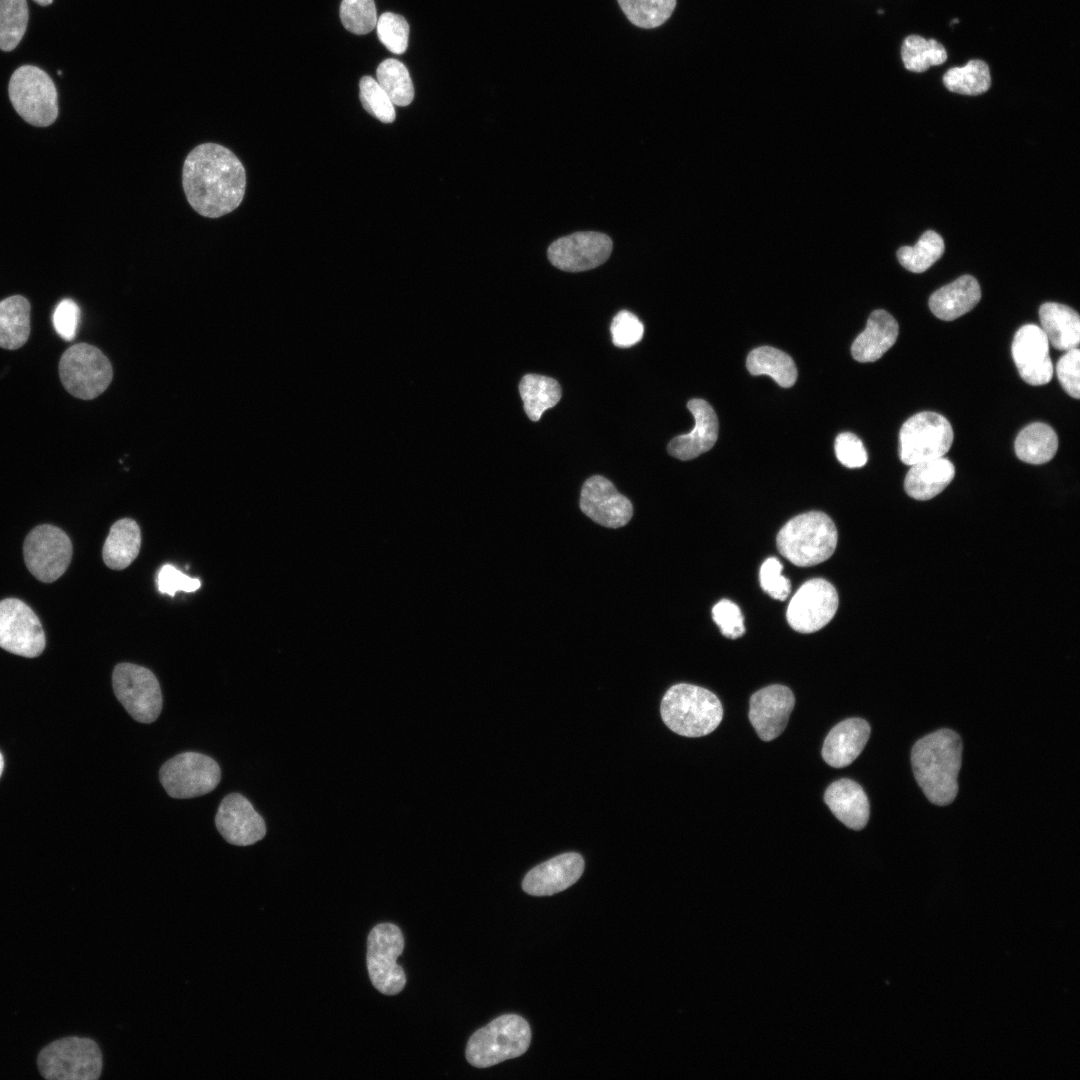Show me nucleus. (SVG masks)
Listing matches in <instances>:
<instances>
[{
  "label": "nucleus",
  "mask_w": 1080,
  "mask_h": 1080,
  "mask_svg": "<svg viewBox=\"0 0 1080 1080\" xmlns=\"http://www.w3.org/2000/svg\"><path fill=\"white\" fill-rule=\"evenodd\" d=\"M687 407L695 424L692 431L673 438L668 444L671 456L686 461L710 450L718 437L719 423L712 406L703 399H691Z\"/></svg>",
  "instance_id": "4be33fe9"
},
{
  "label": "nucleus",
  "mask_w": 1080,
  "mask_h": 1080,
  "mask_svg": "<svg viewBox=\"0 0 1080 1080\" xmlns=\"http://www.w3.org/2000/svg\"><path fill=\"white\" fill-rule=\"evenodd\" d=\"M782 569L781 562L775 557H770L763 562L759 572L763 591L780 601L788 597L791 589L790 581L782 574Z\"/></svg>",
  "instance_id": "c03bdc74"
},
{
  "label": "nucleus",
  "mask_w": 1080,
  "mask_h": 1080,
  "mask_svg": "<svg viewBox=\"0 0 1080 1080\" xmlns=\"http://www.w3.org/2000/svg\"><path fill=\"white\" fill-rule=\"evenodd\" d=\"M901 56L905 68L913 72H924L947 60V52L941 43L919 35H910L904 39Z\"/></svg>",
  "instance_id": "f704fd0d"
},
{
  "label": "nucleus",
  "mask_w": 1080,
  "mask_h": 1080,
  "mask_svg": "<svg viewBox=\"0 0 1080 1080\" xmlns=\"http://www.w3.org/2000/svg\"><path fill=\"white\" fill-rule=\"evenodd\" d=\"M159 780L170 797L188 799L213 791L221 780V770L218 763L205 754L183 752L161 766Z\"/></svg>",
  "instance_id": "9d476101"
},
{
  "label": "nucleus",
  "mask_w": 1080,
  "mask_h": 1080,
  "mask_svg": "<svg viewBox=\"0 0 1080 1080\" xmlns=\"http://www.w3.org/2000/svg\"><path fill=\"white\" fill-rule=\"evenodd\" d=\"M524 410L532 421H538L543 412L554 407L561 399L559 383L548 376L527 374L519 384Z\"/></svg>",
  "instance_id": "473e14b6"
},
{
  "label": "nucleus",
  "mask_w": 1080,
  "mask_h": 1080,
  "mask_svg": "<svg viewBox=\"0 0 1080 1080\" xmlns=\"http://www.w3.org/2000/svg\"><path fill=\"white\" fill-rule=\"evenodd\" d=\"M946 88L962 95H979L991 86L989 66L986 62L974 59L963 67H953L943 76Z\"/></svg>",
  "instance_id": "72a5a7b5"
},
{
  "label": "nucleus",
  "mask_w": 1080,
  "mask_h": 1080,
  "mask_svg": "<svg viewBox=\"0 0 1080 1080\" xmlns=\"http://www.w3.org/2000/svg\"><path fill=\"white\" fill-rule=\"evenodd\" d=\"M116 698L136 721L152 723L162 710V693L155 674L133 663H119L112 674Z\"/></svg>",
  "instance_id": "9b49d317"
},
{
  "label": "nucleus",
  "mask_w": 1080,
  "mask_h": 1080,
  "mask_svg": "<svg viewBox=\"0 0 1080 1080\" xmlns=\"http://www.w3.org/2000/svg\"><path fill=\"white\" fill-rule=\"evenodd\" d=\"M612 240L599 232H576L555 240L548 248L549 261L569 272L593 269L603 264L612 251Z\"/></svg>",
  "instance_id": "dca6fc26"
},
{
  "label": "nucleus",
  "mask_w": 1080,
  "mask_h": 1080,
  "mask_svg": "<svg viewBox=\"0 0 1080 1080\" xmlns=\"http://www.w3.org/2000/svg\"><path fill=\"white\" fill-rule=\"evenodd\" d=\"M712 617L727 638L736 639L745 633L742 612L731 600L722 599L715 604L712 608Z\"/></svg>",
  "instance_id": "a18cd8bd"
},
{
  "label": "nucleus",
  "mask_w": 1080,
  "mask_h": 1080,
  "mask_svg": "<svg viewBox=\"0 0 1080 1080\" xmlns=\"http://www.w3.org/2000/svg\"><path fill=\"white\" fill-rule=\"evenodd\" d=\"M157 584L161 593L170 596H174L178 591L193 592L201 586L199 579L185 575L170 564L164 565L160 569Z\"/></svg>",
  "instance_id": "09e8293b"
},
{
  "label": "nucleus",
  "mask_w": 1080,
  "mask_h": 1080,
  "mask_svg": "<svg viewBox=\"0 0 1080 1080\" xmlns=\"http://www.w3.org/2000/svg\"><path fill=\"white\" fill-rule=\"evenodd\" d=\"M954 475V465L944 457L918 462L907 472L904 488L913 499L929 500L940 494Z\"/></svg>",
  "instance_id": "bb28decb"
},
{
  "label": "nucleus",
  "mask_w": 1080,
  "mask_h": 1080,
  "mask_svg": "<svg viewBox=\"0 0 1080 1080\" xmlns=\"http://www.w3.org/2000/svg\"><path fill=\"white\" fill-rule=\"evenodd\" d=\"M899 333L895 318L885 310L873 311L851 346V354L858 362H874L896 342Z\"/></svg>",
  "instance_id": "393cba45"
},
{
  "label": "nucleus",
  "mask_w": 1080,
  "mask_h": 1080,
  "mask_svg": "<svg viewBox=\"0 0 1080 1080\" xmlns=\"http://www.w3.org/2000/svg\"><path fill=\"white\" fill-rule=\"evenodd\" d=\"M824 801L848 828L861 830L866 826L870 815L869 801L863 788L855 781L842 778L833 782L825 791Z\"/></svg>",
  "instance_id": "b1692460"
},
{
  "label": "nucleus",
  "mask_w": 1080,
  "mask_h": 1080,
  "mask_svg": "<svg viewBox=\"0 0 1080 1080\" xmlns=\"http://www.w3.org/2000/svg\"><path fill=\"white\" fill-rule=\"evenodd\" d=\"M15 111L36 127L51 125L58 116L57 91L46 72L32 65L19 67L8 86Z\"/></svg>",
  "instance_id": "0eeeda50"
},
{
  "label": "nucleus",
  "mask_w": 1080,
  "mask_h": 1080,
  "mask_svg": "<svg viewBox=\"0 0 1080 1080\" xmlns=\"http://www.w3.org/2000/svg\"><path fill=\"white\" fill-rule=\"evenodd\" d=\"M870 732L868 722L861 718H849L838 723L824 740V761L834 768L850 765L864 749Z\"/></svg>",
  "instance_id": "5701e85b"
},
{
  "label": "nucleus",
  "mask_w": 1080,
  "mask_h": 1080,
  "mask_svg": "<svg viewBox=\"0 0 1080 1080\" xmlns=\"http://www.w3.org/2000/svg\"><path fill=\"white\" fill-rule=\"evenodd\" d=\"M140 546L141 531L136 521L120 519L111 526L104 542V563L111 569L122 570L138 556Z\"/></svg>",
  "instance_id": "c85d7f7f"
},
{
  "label": "nucleus",
  "mask_w": 1080,
  "mask_h": 1080,
  "mask_svg": "<svg viewBox=\"0 0 1080 1080\" xmlns=\"http://www.w3.org/2000/svg\"><path fill=\"white\" fill-rule=\"evenodd\" d=\"M25 564L30 573L44 583L64 574L72 558V543L60 528L43 524L33 528L23 544Z\"/></svg>",
  "instance_id": "ddd939ff"
},
{
  "label": "nucleus",
  "mask_w": 1080,
  "mask_h": 1080,
  "mask_svg": "<svg viewBox=\"0 0 1080 1080\" xmlns=\"http://www.w3.org/2000/svg\"><path fill=\"white\" fill-rule=\"evenodd\" d=\"M837 539L832 519L823 512L810 511L790 519L780 529L777 548L792 564L810 567L832 556Z\"/></svg>",
  "instance_id": "20e7f679"
},
{
  "label": "nucleus",
  "mask_w": 1080,
  "mask_h": 1080,
  "mask_svg": "<svg viewBox=\"0 0 1080 1080\" xmlns=\"http://www.w3.org/2000/svg\"><path fill=\"white\" fill-rule=\"evenodd\" d=\"M80 320V309L71 299H63L53 313V324L57 334L66 341L75 338Z\"/></svg>",
  "instance_id": "8fccbe9b"
},
{
  "label": "nucleus",
  "mask_w": 1080,
  "mask_h": 1080,
  "mask_svg": "<svg viewBox=\"0 0 1080 1080\" xmlns=\"http://www.w3.org/2000/svg\"><path fill=\"white\" fill-rule=\"evenodd\" d=\"M1011 353L1018 373L1026 383L1038 386L1051 381L1053 364L1049 341L1039 326L1026 324L1020 327L1014 335Z\"/></svg>",
  "instance_id": "6ab92c4d"
},
{
  "label": "nucleus",
  "mask_w": 1080,
  "mask_h": 1080,
  "mask_svg": "<svg viewBox=\"0 0 1080 1080\" xmlns=\"http://www.w3.org/2000/svg\"><path fill=\"white\" fill-rule=\"evenodd\" d=\"M838 603L834 586L825 579L814 578L806 581L793 595L786 618L797 632H816L832 620Z\"/></svg>",
  "instance_id": "2eb2a0df"
},
{
  "label": "nucleus",
  "mask_w": 1080,
  "mask_h": 1080,
  "mask_svg": "<svg viewBox=\"0 0 1080 1080\" xmlns=\"http://www.w3.org/2000/svg\"><path fill=\"white\" fill-rule=\"evenodd\" d=\"M580 509L594 522L608 528L625 526L633 515L631 501L601 475H594L583 484Z\"/></svg>",
  "instance_id": "f3484780"
},
{
  "label": "nucleus",
  "mask_w": 1080,
  "mask_h": 1080,
  "mask_svg": "<svg viewBox=\"0 0 1080 1080\" xmlns=\"http://www.w3.org/2000/svg\"><path fill=\"white\" fill-rule=\"evenodd\" d=\"M953 429L942 415L919 412L902 425L899 432V456L906 465L944 457L953 443Z\"/></svg>",
  "instance_id": "1a4fd4ad"
},
{
  "label": "nucleus",
  "mask_w": 1080,
  "mask_h": 1080,
  "mask_svg": "<svg viewBox=\"0 0 1080 1080\" xmlns=\"http://www.w3.org/2000/svg\"><path fill=\"white\" fill-rule=\"evenodd\" d=\"M961 755L960 736L950 729L928 734L912 747L911 764L915 779L931 803L944 806L955 799Z\"/></svg>",
  "instance_id": "f03ea898"
},
{
  "label": "nucleus",
  "mask_w": 1080,
  "mask_h": 1080,
  "mask_svg": "<svg viewBox=\"0 0 1080 1080\" xmlns=\"http://www.w3.org/2000/svg\"><path fill=\"white\" fill-rule=\"evenodd\" d=\"M530 1041V1026L523 1017L502 1015L472 1034L465 1055L472 1066L487 1068L524 1054Z\"/></svg>",
  "instance_id": "39448f33"
},
{
  "label": "nucleus",
  "mask_w": 1080,
  "mask_h": 1080,
  "mask_svg": "<svg viewBox=\"0 0 1080 1080\" xmlns=\"http://www.w3.org/2000/svg\"><path fill=\"white\" fill-rule=\"evenodd\" d=\"M660 713L665 725L673 732L685 737H701L718 727L723 708L711 691L679 683L664 694Z\"/></svg>",
  "instance_id": "7ed1b4c3"
},
{
  "label": "nucleus",
  "mask_w": 1080,
  "mask_h": 1080,
  "mask_svg": "<svg viewBox=\"0 0 1080 1080\" xmlns=\"http://www.w3.org/2000/svg\"><path fill=\"white\" fill-rule=\"evenodd\" d=\"M215 825L224 840L236 846H249L266 835V825L252 803L240 793L223 798L215 816Z\"/></svg>",
  "instance_id": "a211bd4d"
},
{
  "label": "nucleus",
  "mask_w": 1080,
  "mask_h": 1080,
  "mask_svg": "<svg viewBox=\"0 0 1080 1080\" xmlns=\"http://www.w3.org/2000/svg\"><path fill=\"white\" fill-rule=\"evenodd\" d=\"M377 82L394 105L407 106L414 97V86L406 66L393 58L382 61L376 70Z\"/></svg>",
  "instance_id": "e433bc0d"
},
{
  "label": "nucleus",
  "mask_w": 1080,
  "mask_h": 1080,
  "mask_svg": "<svg viewBox=\"0 0 1080 1080\" xmlns=\"http://www.w3.org/2000/svg\"><path fill=\"white\" fill-rule=\"evenodd\" d=\"M980 298L978 281L971 275H963L936 290L929 298V308L937 318L951 321L972 310Z\"/></svg>",
  "instance_id": "a878e982"
},
{
  "label": "nucleus",
  "mask_w": 1080,
  "mask_h": 1080,
  "mask_svg": "<svg viewBox=\"0 0 1080 1080\" xmlns=\"http://www.w3.org/2000/svg\"><path fill=\"white\" fill-rule=\"evenodd\" d=\"M340 19L343 26L354 34L371 32L378 20L374 0H342Z\"/></svg>",
  "instance_id": "ea45409f"
},
{
  "label": "nucleus",
  "mask_w": 1080,
  "mask_h": 1080,
  "mask_svg": "<svg viewBox=\"0 0 1080 1080\" xmlns=\"http://www.w3.org/2000/svg\"><path fill=\"white\" fill-rule=\"evenodd\" d=\"M45 634L34 611L23 601H0V647L10 653L34 658L45 648Z\"/></svg>",
  "instance_id": "4468645a"
},
{
  "label": "nucleus",
  "mask_w": 1080,
  "mask_h": 1080,
  "mask_svg": "<svg viewBox=\"0 0 1080 1080\" xmlns=\"http://www.w3.org/2000/svg\"><path fill=\"white\" fill-rule=\"evenodd\" d=\"M942 237L928 230L914 246H903L897 251L900 264L910 272L922 273L930 268L944 253Z\"/></svg>",
  "instance_id": "c9c22d12"
},
{
  "label": "nucleus",
  "mask_w": 1080,
  "mask_h": 1080,
  "mask_svg": "<svg viewBox=\"0 0 1080 1080\" xmlns=\"http://www.w3.org/2000/svg\"><path fill=\"white\" fill-rule=\"evenodd\" d=\"M1080 350L1073 348L1061 356L1056 365L1057 378L1068 395L1080 397Z\"/></svg>",
  "instance_id": "49530a36"
},
{
  "label": "nucleus",
  "mask_w": 1080,
  "mask_h": 1080,
  "mask_svg": "<svg viewBox=\"0 0 1080 1080\" xmlns=\"http://www.w3.org/2000/svg\"><path fill=\"white\" fill-rule=\"evenodd\" d=\"M404 949V937L393 923L377 924L367 938V969L373 986L382 994L396 995L406 984V975L396 962Z\"/></svg>",
  "instance_id": "f8f14e48"
},
{
  "label": "nucleus",
  "mask_w": 1080,
  "mask_h": 1080,
  "mask_svg": "<svg viewBox=\"0 0 1080 1080\" xmlns=\"http://www.w3.org/2000/svg\"><path fill=\"white\" fill-rule=\"evenodd\" d=\"M59 376L72 396L91 400L102 394L113 378L112 365L97 347L80 343L69 347L59 361Z\"/></svg>",
  "instance_id": "6e6552de"
},
{
  "label": "nucleus",
  "mask_w": 1080,
  "mask_h": 1080,
  "mask_svg": "<svg viewBox=\"0 0 1080 1080\" xmlns=\"http://www.w3.org/2000/svg\"><path fill=\"white\" fill-rule=\"evenodd\" d=\"M359 96L364 109L383 123H392L395 120L394 104L371 76H364L359 82Z\"/></svg>",
  "instance_id": "a19ab883"
},
{
  "label": "nucleus",
  "mask_w": 1080,
  "mask_h": 1080,
  "mask_svg": "<svg viewBox=\"0 0 1080 1080\" xmlns=\"http://www.w3.org/2000/svg\"><path fill=\"white\" fill-rule=\"evenodd\" d=\"M34 1L36 3H38L39 5H41V6H47V5H50L53 0H34Z\"/></svg>",
  "instance_id": "3c124183"
},
{
  "label": "nucleus",
  "mask_w": 1080,
  "mask_h": 1080,
  "mask_svg": "<svg viewBox=\"0 0 1080 1080\" xmlns=\"http://www.w3.org/2000/svg\"><path fill=\"white\" fill-rule=\"evenodd\" d=\"M610 332L615 346L628 348L642 339L644 327L637 316L629 311L622 310L613 318Z\"/></svg>",
  "instance_id": "37998d69"
},
{
  "label": "nucleus",
  "mask_w": 1080,
  "mask_h": 1080,
  "mask_svg": "<svg viewBox=\"0 0 1080 1080\" xmlns=\"http://www.w3.org/2000/svg\"><path fill=\"white\" fill-rule=\"evenodd\" d=\"M183 188L199 214L216 218L236 209L245 193V169L228 148L204 143L195 147L183 165Z\"/></svg>",
  "instance_id": "f257e3e1"
},
{
  "label": "nucleus",
  "mask_w": 1080,
  "mask_h": 1080,
  "mask_svg": "<svg viewBox=\"0 0 1080 1080\" xmlns=\"http://www.w3.org/2000/svg\"><path fill=\"white\" fill-rule=\"evenodd\" d=\"M629 21L644 29L664 24L672 15L676 0H618Z\"/></svg>",
  "instance_id": "4c0bfd02"
},
{
  "label": "nucleus",
  "mask_w": 1080,
  "mask_h": 1080,
  "mask_svg": "<svg viewBox=\"0 0 1080 1080\" xmlns=\"http://www.w3.org/2000/svg\"><path fill=\"white\" fill-rule=\"evenodd\" d=\"M834 448L839 462L848 468H860L868 460L862 441L851 432L840 433L835 439Z\"/></svg>",
  "instance_id": "de8ad7c7"
},
{
  "label": "nucleus",
  "mask_w": 1080,
  "mask_h": 1080,
  "mask_svg": "<svg viewBox=\"0 0 1080 1080\" xmlns=\"http://www.w3.org/2000/svg\"><path fill=\"white\" fill-rule=\"evenodd\" d=\"M3 766H4V761H3L2 754L0 753V776H1L2 771H3Z\"/></svg>",
  "instance_id": "603ef678"
},
{
  "label": "nucleus",
  "mask_w": 1080,
  "mask_h": 1080,
  "mask_svg": "<svg viewBox=\"0 0 1080 1080\" xmlns=\"http://www.w3.org/2000/svg\"><path fill=\"white\" fill-rule=\"evenodd\" d=\"M37 1066L49 1080H95L102 1072V1052L91 1038L64 1037L42 1048Z\"/></svg>",
  "instance_id": "423d86ee"
},
{
  "label": "nucleus",
  "mask_w": 1080,
  "mask_h": 1080,
  "mask_svg": "<svg viewBox=\"0 0 1080 1080\" xmlns=\"http://www.w3.org/2000/svg\"><path fill=\"white\" fill-rule=\"evenodd\" d=\"M794 704L792 691L780 684L764 687L751 696L749 720L761 740L771 741L784 731Z\"/></svg>",
  "instance_id": "aec40b11"
},
{
  "label": "nucleus",
  "mask_w": 1080,
  "mask_h": 1080,
  "mask_svg": "<svg viewBox=\"0 0 1080 1080\" xmlns=\"http://www.w3.org/2000/svg\"><path fill=\"white\" fill-rule=\"evenodd\" d=\"M1016 456L1029 464L1050 461L1058 449V437L1051 426L1035 422L1024 427L1015 439Z\"/></svg>",
  "instance_id": "7c9ffc66"
},
{
  "label": "nucleus",
  "mask_w": 1080,
  "mask_h": 1080,
  "mask_svg": "<svg viewBox=\"0 0 1080 1080\" xmlns=\"http://www.w3.org/2000/svg\"><path fill=\"white\" fill-rule=\"evenodd\" d=\"M376 31L381 43L392 53L406 51L409 38V25L401 15L385 12L377 20Z\"/></svg>",
  "instance_id": "79ce46f5"
},
{
  "label": "nucleus",
  "mask_w": 1080,
  "mask_h": 1080,
  "mask_svg": "<svg viewBox=\"0 0 1080 1080\" xmlns=\"http://www.w3.org/2000/svg\"><path fill=\"white\" fill-rule=\"evenodd\" d=\"M746 366L752 375H768L784 388L793 386L797 379L793 359L774 347L762 346L752 350L747 356Z\"/></svg>",
  "instance_id": "2f4dec72"
},
{
  "label": "nucleus",
  "mask_w": 1080,
  "mask_h": 1080,
  "mask_svg": "<svg viewBox=\"0 0 1080 1080\" xmlns=\"http://www.w3.org/2000/svg\"><path fill=\"white\" fill-rule=\"evenodd\" d=\"M31 306L27 298L13 295L0 301V347L15 350L30 335Z\"/></svg>",
  "instance_id": "c756f323"
},
{
  "label": "nucleus",
  "mask_w": 1080,
  "mask_h": 1080,
  "mask_svg": "<svg viewBox=\"0 0 1080 1080\" xmlns=\"http://www.w3.org/2000/svg\"><path fill=\"white\" fill-rule=\"evenodd\" d=\"M26 0H0V49L11 51L17 47L28 23Z\"/></svg>",
  "instance_id": "58836bf2"
},
{
  "label": "nucleus",
  "mask_w": 1080,
  "mask_h": 1080,
  "mask_svg": "<svg viewBox=\"0 0 1080 1080\" xmlns=\"http://www.w3.org/2000/svg\"><path fill=\"white\" fill-rule=\"evenodd\" d=\"M1041 329L1052 346L1067 351L1077 348L1080 342V318L1069 306L1046 302L1039 309Z\"/></svg>",
  "instance_id": "cd10ccee"
},
{
  "label": "nucleus",
  "mask_w": 1080,
  "mask_h": 1080,
  "mask_svg": "<svg viewBox=\"0 0 1080 1080\" xmlns=\"http://www.w3.org/2000/svg\"><path fill=\"white\" fill-rule=\"evenodd\" d=\"M583 870L584 860L580 854L564 853L531 869L522 881V888L533 896L553 895L576 883Z\"/></svg>",
  "instance_id": "412c9836"
}]
</instances>
